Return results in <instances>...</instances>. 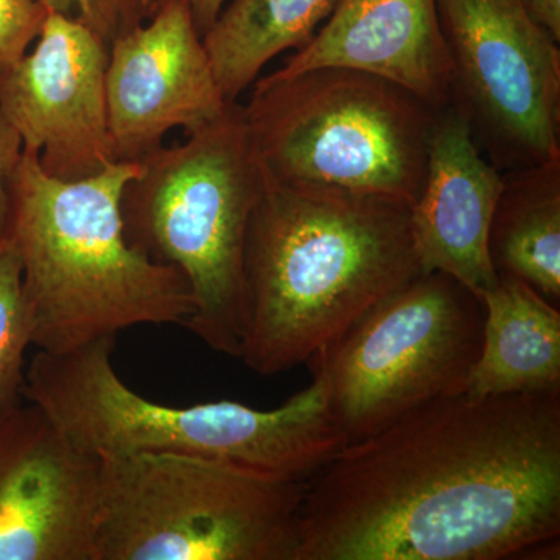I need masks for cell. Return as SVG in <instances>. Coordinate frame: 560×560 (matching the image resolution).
<instances>
[{
    "label": "cell",
    "instance_id": "obj_1",
    "mask_svg": "<svg viewBox=\"0 0 560 560\" xmlns=\"http://www.w3.org/2000/svg\"><path fill=\"white\" fill-rule=\"evenodd\" d=\"M560 394H458L348 442L305 482L294 560L555 552Z\"/></svg>",
    "mask_w": 560,
    "mask_h": 560
},
{
    "label": "cell",
    "instance_id": "obj_2",
    "mask_svg": "<svg viewBox=\"0 0 560 560\" xmlns=\"http://www.w3.org/2000/svg\"><path fill=\"white\" fill-rule=\"evenodd\" d=\"M419 272L407 206L267 173L246 237L238 360L267 377L308 363Z\"/></svg>",
    "mask_w": 560,
    "mask_h": 560
},
{
    "label": "cell",
    "instance_id": "obj_3",
    "mask_svg": "<svg viewBox=\"0 0 560 560\" xmlns=\"http://www.w3.org/2000/svg\"><path fill=\"white\" fill-rule=\"evenodd\" d=\"M140 162L116 161L81 180L51 178L31 151L11 186L9 237L22 264L32 346L62 353L145 324H184L189 283L128 242L125 187Z\"/></svg>",
    "mask_w": 560,
    "mask_h": 560
},
{
    "label": "cell",
    "instance_id": "obj_4",
    "mask_svg": "<svg viewBox=\"0 0 560 560\" xmlns=\"http://www.w3.org/2000/svg\"><path fill=\"white\" fill-rule=\"evenodd\" d=\"M114 348L116 338H103L69 352L38 350L25 371L24 399L97 458L183 453L307 481L349 442L316 368L311 385L275 410L232 400L179 407L149 400L121 381Z\"/></svg>",
    "mask_w": 560,
    "mask_h": 560
},
{
    "label": "cell",
    "instance_id": "obj_5",
    "mask_svg": "<svg viewBox=\"0 0 560 560\" xmlns=\"http://www.w3.org/2000/svg\"><path fill=\"white\" fill-rule=\"evenodd\" d=\"M121 197L128 242L189 283L184 324L208 348L241 355L245 246L265 173L243 105L235 102L179 145L153 151Z\"/></svg>",
    "mask_w": 560,
    "mask_h": 560
},
{
    "label": "cell",
    "instance_id": "obj_6",
    "mask_svg": "<svg viewBox=\"0 0 560 560\" xmlns=\"http://www.w3.org/2000/svg\"><path fill=\"white\" fill-rule=\"evenodd\" d=\"M243 105L272 179L411 208L425 180L434 110L399 84L348 68L254 83Z\"/></svg>",
    "mask_w": 560,
    "mask_h": 560
},
{
    "label": "cell",
    "instance_id": "obj_7",
    "mask_svg": "<svg viewBox=\"0 0 560 560\" xmlns=\"http://www.w3.org/2000/svg\"><path fill=\"white\" fill-rule=\"evenodd\" d=\"M305 482L183 453L102 456L94 560H294Z\"/></svg>",
    "mask_w": 560,
    "mask_h": 560
},
{
    "label": "cell",
    "instance_id": "obj_8",
    "mask_svg": "<svg viewBox=\"0 0 560 560\" xmlns=\"http://www.w3.org/2000/svg\"><path fill=\"white\" fill-rule=\"evenodd\" d=\"M485 304L458 279L419 272L364 312L308 363L323 372L349 442L466 390L480 355Z\"/></svg>",
    "mask_w": 560,
    "mask_h": 560
},
{
    "label": "cell",
    "instance_id": "obj_9",
    "mask_svg": "<svg viewBox=\"0 0 560 560\" xmlns=\"http://www.w3.org/2000/svg\"><path fill=\"white\" fill-rule=\"evenodd\" d=\"M448 105L501 173L560 158V49L522 0H438Z\"/></svg>",
    "mask_w": 560,
    "mask_h": 560
},
{
    "label": "cell",
    "instance_id": "obj_10",
    "mask_svg": "<svg viewBox=\"0 0 560 560\" xmlns=\"http://www.w3.org/2000/svg\"><path fill=\"white\" fill-rule=\"evenodd\" d=\"M109 46L83 22L49 11L35 49L0 68V109L51 178L81 180L113 162Z\"/></svg>",
    "mask_w": 560,
    "mask_h": 560
},
{
    "label": "cell",
    "instance_id": "obj_11",
    "mask_svg": "<svg viewBox=\"0 0 560 560\" xmlns=\"http://www.w3.org/2000/svg\"><path fill=\"white\" fill-rule=\"evenodd\" d=\"M101 458L38 405L0 412V560H94Z\"/></svg>",
    "mask_w": 560,
    "mask_h": 560
},
{
    "label": "cell",
    "instance_id": "obj_12",
    "mask_svg": "<svg viewBox=\"0 0 560 560\" xmlns=\"http://www.w3.org/2000/svg\"><path fill=\"white\" fill-rule=\"evenodd\" d=\"M230 105L180 0L160 3L149 21L110 43L106 106L116 161H142L168 132L200 130Z\"/></svg>",
    "mask_w": 560,
    "mask_h": 560
},
{
    "label": "cell",
    "instance_id": "obj_13",
    "mask_svg": "<svg viewBox=\"0 0 560 560\" xmlns=\"http://www.w3.org/2000/svg\"><path fill=\"white\" fill-rule=\"evenodd\" d=\"M503 173L471 138L451 105L434 110L425 180L410 208L412 246L420 271H442L482 296L499 275L488 237Z\"/></svg>",
    "mask_w": 560,
    "mask_h": 560
},
{
    "label": "cell",
    "instance_id": "obj_14",
    "mask_svg": "<svg viewBox=\"0 0 560 560\" xmlns=\"http://www.w3.org/2000/svg\"><path fill=\"white\" fill-rule=\"evenodd\" d=\"M329 66L382 77L430 108H444L452 68L438 0H337L311 43L271 75Z\"/></svg>",
    "mask_w": 560,
    "mask_h": 560
},
{
    "label": "cell",
    "instance_id": "obj_15",
    "mask_svg": "<svg viewBox=\"0 0 560 560\" xmlns=\"http://www.w3.org/2000/svg\"><path fill=\"white\" fill-rule=\"evenodd\" d=\"M480 355L464 394H560V312L528 283L499 275L481 296Z\"/></svg>",
    "mask_w": 560,
    "mask_h": 560
},
{
    "label": "cell",
    "instance_id": "obj_16",
    "mask_svg": "<svg viewBox=\"0 0 560 560\" xmlns=\"http://www.w3.org/2000/svg\"><path fill=\"white\" fill-rule=\"evenodd\" d=\"M488 250L497 275L528 283L560 302V158L503 173Z\"/></svg>",
    "mask_w": 560,
    "mask_h": 560
},
{
    "label": "cell",
    "instance_id": "obj_17",
    "mask_svg": "<svg viewBox=\"0 0 560 560\" xmlns=\"http://www.w3.org/2000/svg\"><path fill=\"white\" fill-rule=\"evenodd\" d=\"M337 0H232L202 36L221 94L238 102L261 70L311 43Z\"/></svg>",
    "mask_w": 560,
    "mask_h": 560
},
{
    "label": "cell",
    "instance_id": "obj_18",
    "mask_svg": "<svg viewBox=\"0 0 560 560\" xmlns=\"http://www.w3.org/2000/svg\"><path fill=\"white\" fill-rule=\"evenodd\" d=\"M32 346V319L22 287L16 245L0 242V412L24 404L25 352Z\"/></svg>",
    "mask_w": 560,
    "mask_h": 560
},
{
    "label": "cell",
    "instance_id": "obj_19",
    "mask_svg": "<svg viewBox=\"0 0 560 560\" xmlns=\"http://www.w3.org/2000/svg\"><path fill=\"white\" fill-rule=\"evenodd\" d=\"M47 10L75 18L108 46L153 16L156 0H40Z\"/></svg>",
    "mask_w": 560,
    "mask_h": 560
},
{
    "label": "cell",
    "instance_id": "obj_20",
    "mask_svg": "<svg viewBox=\"0 0 560 560\" xmlns=\"http://www.w3.org/2000/svg\"><path fill=\"white\" fill-rule=\"evenodd\" d=\"M49 10L40 0H0V68L27 54Z\"/></svg>",
    "mask_w": 560,
    "mask_h": 560
},
{
    "label": "cell",
    "instance_id": "obj_21",
    "mask_svg": "<svg viewBox=\"0 0 560 560\" xmlns=\"http://www.w3.org/2000/svg\"><path fill=\"white\" fill-rule=\"evenodd\" d=\"M24 153L21 136L0 109V242L9 234L11 186Z\"/></svg>",
    "mask_w": 560,
    "mask_h": 560
},
{
    "label": "cell",
    "instance_id": "obj_22",
    "mask_svg": "<svg viewBox=\"0 0 560 560\" xmlns=\"http://www.w3.org/2000/svg\"><path fill=\"white\" fill-rule=\"evenodd\" d=\"M162 2H167V0H156V9ZM180 2L186 3L198 32L201 33V36H205V33L212 27L213 22L219 18L221 10L224 9L226 0H180Z\"/></svg>",
    "mask_w": 560,
    "mask_h": 560
},
{
    "label": "cell",
    "instance_id": "obj_23",
    "mask_svg": "<svg viewBox=\"0 0 560 560\" xmlns=\"http://www.w3.org/2000/svg\"><path fill=\"white\" fill-rule=\"evenodd\" d=\"M526 10L560 43V0H522Z\"/></svg>",
    "mask_w": 560,
    "mask_h": 560
}]
</instances>
